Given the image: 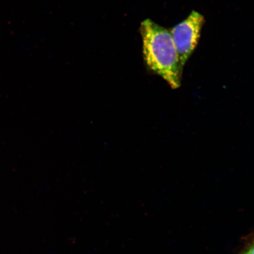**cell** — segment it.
I'll list each match as a JSON object with an SVG mask.
<instances>
[{"instance_id":"cell-3","label":"cell","mask_w":254,"mask_h":254,"mask_svg":"<svg viewBox=\"0 0 254 254\" xmlns=\"http://www.w3.org/2000/svg\"><path fill=\"white\" fill-rule=\"evenodd\" d=\"M238 254H254V234L244 238L243 246Z\"/></svg>"},{"instance_id":"cell-2","label":"cell","mask_w":254,"mask_h":254,"mask_svg":"<svg viewBox=\"0 0 254 254\" xmlns=\"http://www.w3.org/2000/svg\"><path fill=\"white\" fill-rule=\"evenodd\" d=\"M204 23V16L193 11L185 20L170 30L182 69L197 46Z\"/></svg>"},{"instance_id":"cell-1","label":"cell","mask_w":254,"mask_h":254,"mask_svg":"<svg viewBox=\"0 0 254 254\" xmlns=\"http://www.w3.org/2000/svg\"><path fill=\"white\" fill-rule=\"evenodd\" d=\"M143 54L149 68L173 89L179 88L183 69L170 30L147 19L141 24Z\"/></svg>"}]
</instances>
